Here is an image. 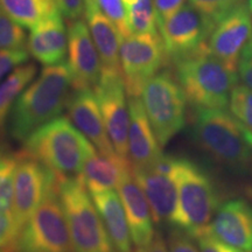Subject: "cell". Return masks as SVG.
<instances>
[{
    "label": "cell",
    "mask_w": 252,
    "mask_h": 252,
    "mask_svg": "<svg viewBox=\"0 0 252 252\" xmlns=\"http://www.w3.org/2000/svg\"><path fill=\"white\" fill-rule=\"evenodd\" d=\"M27 50L46 67L65 62L68 55V30L61 12H56L31 30Z\"/></svg>",
    "instance_id": "20"
},
{
    "label": "cell",
    "mask_w": 252,
    "mask_h": 252,
    "mask_svg": "<svg viewBox=\"0 0 252 252\" xmlns=\"http://www.w3.org/2000/svg\"><path fill=\"white\" fill-rule=\"evenodd\" d=\"M232 116L252 134V90L245 86H236L230 97Z\"/></svg>",
    "instance_id": "29"
},
{
    "label": "cell",
    "mask_w": 252,
    "mask_h": 252,
    "mask_svg": "<svg viewBox=\"0 0 252 252\" xmlns=\"http://www.w3.org/2000/svg\"><path fill=\"white\" fill-rule=\"evenodd\" d=\"M0 7L28 30L60 12L55 0H0Z\"/></svg>",
    "instance_id": "25"
},
{
    "label": "cell",
    "mask_w": 252,
    "mask_h": 252,
    "mask_svg": "<svg viewBox=\"0 0 252 252\" xmlns=\"http://www.w3.org/2000/svg\"><path fill=\"white\" fill-rule=\"evenodd\" d=\"M74 77L68 62L49 65L20 94L9 113V133L18 141L47 123L60 117L67 108Z\"/></svg>",
    "instance_id": "1"
},
{
    "label": "cell",
    "mask_w": 252,
    "mask_h": 252,
    "mask_svg": "<svg viewBox=\"0 0 252 252\" xmlns=\"http://www.w3.org/2000/svg\"><path fill=\"white\" fill-rule=\"evenodd\" d=\"M93 90L98 100L113 149L118 156L127 158L130 109L122 72L102 71L100 80Z\"/></svg>",
    "instance_id": "11"
},
{
    "label": "cell",
    "mask_w": 252,
    "mask_h": 252,
    "mask_svg": "<svg viewBox=\"0 0 252 252\" xmlns=\"http://www.w3.org/2000/svg\"><path fill=\"white\" fill-rule=\"evenodd\" d=\"M68 117L78 131L104 156L116 153L106 131L102 111L94 90L90 88L72 89L67 103Z\"/></svg>",
    "instance_id": "15"
},
{
    "label": "cell",
    "mask_w": 252,
    "mask_h": 252,
    "mask_svg": "<svg viewBox=\"0 0 252 252\" xmlns=\"http://www.w3.org/2000/svg\"><path fill=\"white\" fill-rule=\"evenodd\" d=\"M166 55L158 34H131L122 40L119 59L128 97H140L147 81L162 67Z\"/></svg>",
    "instance_id": "9"
},
{
    "label": "cell",
    "mask_w": 252,
    "mask_h": 252,
    "mask_svg": "<svg viewBox=\"0 0 252 252\" xmlns=\"http://www.w3.org/2000/svg\"><path fill=\"white\" fill-rule=\"evenodd\" d=\"M167 248L169 252H200L193 237L179 228L169 231L167 236Z\"/></svg>",
    "instance_id": "33"
},
{
    "label": "cell",
    "mask_w": 252,
    "mask_h": 252,
    "mask_svg": "<svg viewBox=\"0 0 252 252\" xmlns=\"http://www.w3.org/2000/svg\"><path fill=\"white\" fill-rule=\"evenodd\" d=\"M103 14L117 28L123 39L131 35L127 23V12L123 0H94Z\"/></svg>",
    "instance_id": "31"
},
{
    "label": "cell",
    "mask_w": 252,
    "mask_h": 252,
    "mask_svg": "<svg viewBox=\"0 0 252 252\" xmlns=\"http://www.w3.org/2000/svg\"><path fill=\"white\" fill-rule=\"evenodd\" d=\"M1 154H2V153H0V157H1Z\"/></svg>",
    "instance_id": "42"
},
{
    "label": "cell",
    "mask_w": 252,
    "mask_h": 252,
    "mask_svg": "<svg viewBox=\"0 0 252 252\" xmlns=\"http://www.w3.org/2000/svg\"><path fill=\"white\" fill-rule=\"evenodd\" d=\"M20 154H1L0 157V214L13 212L15 172Z\"/></svg>",
    "instance_id": "27"
},
{
    "label": "cell",
    "mask_w": 252,
    "mask_h": 252,
    "mask_svg": "<svg viewBox=\"0 0 252 252\" xmlns=\"http://www.w3.org/2000/svg\"><path fill=\"white\" fill-rule=\"evenodd\" d=\"M0 252H13V251L9 250V249H2V250H0Z\"/></svg>",
    "instance_id": "40"
},
{
    "label": "cell",
    "mask_w": 252,
    "mask_h": 252,
    "mask_svg": "<svg viewBox=\"0 0 252 252\" xmlns=\"http://www.w3.org/2000/svg\"><path fill=\"white\" fill-rule=\"evenodd\" d=\"M55 2L63 17L70 21L78 20L86 13V0H55Z\"/></svg>",
    "instance_id": "38"
},
{
    "label": "cell",
    "mask_w": 252,
    "mask_h": 252,
    "mask_svg": "<svg viewBox=\"0 0 252 252\" xmlns=\"http://www.w3.org/2000/svg\"><path fill=\"white\" fill-rule=\"evenodd\" d=\"M90 195L116 252H132L130 228L119 195L113 189Z\"/></svg>",
    "instance_id": "23"
},
{
    "label": "cell",
    "mask_w": 252,
    "mask_h": 252,
    "mask_svg": "<svg viewBox=\"0 0 252 252\" xmlns=\"http://www.w3.org/2000/svg\"><path fill=\"white\" fill-rule=\"evenodd\" d=\"M237 70L243 86L252 90V40L245 46L239 58Z\"/></svg>",
    "instance_id": "36"
},
{
    "label": "cell",
    "mask_w": 252,
    "mask_h": 252,
    "mask_svg": "<svg viewBox=\"0 0 252 252\" xmlns=\"http://www.w3.org/2000/svg\"><path fill=\"white\" fill-rule=\"evenodd\" d=\"M131 34H158L153 0H123Z\"/></svg>",
    "instance_id": "26"
},
{
    "label": "cell",
    "mask_w": 252,
    "mask_h": 252,
    "mask_svg": "<svg viewBox=\"0 0 252 252\" xmlns=\"http://www.w3.org/2000/svg\"><path fill=\"white\" fill-rule=\"evenodd\" d=\"M178 80L196 109H225L237 86V72L208 50L207 45L176 61Z\"/></svg>",
    "instance_id": "3"
},
{
    "label": "cell",
    "mask_w": 252,
    "mask_h": 252,
    "mask_svg": "<svg viewBox=\"0 0 252 252\" xmlns=\"http://www.w3.org/2000/svg\"><path fill=\"white\" fill-rule=\"evenodd\" d=\"M37 67L28 62L19 65L0 83V131L4 130L5 122L20 94L36 76Z\"/></svg>",
    "instance_id": "24"
},
{
    "label": "cell",
    "mask_w": 252,
    "mask_h": 252,
    "mask_svg": "<svg viewBox=\"0 0 252 252\" xmlns=\"http://www.w3.org/2000/svg\"><path fill=\"white\" fill-rule=\"evenodd\" d=\"M197 247L200 252H243L219 241L213 235H210L209 231L198 236Z\"/></svg>",
    "instance_id": "37"
},
{
    "label": "cell",
    "mask_w": 252,
    "mask_h": 252,
    "mask_svg": "<svg viewBox=\"0 0 252 252\" xmlns=\"http://www.w3.org/2000/svg\"><path fill=\"white\" fill-rule=\"evenodd\" d=\"M68 64L74 84L72 89H94L102 76V60L89 27L82 19L72 21L68 28Z\"/></svg>",
    "instance_id": "14"
},
{
    "label": "cell",
    "mask_w": 252,
    "mask_h": 252,
    "mask_svg": "<svg viewBox=\"0 0 252 252\" xmlns=\"http://www.w3.org/2000/svg\"><path fill=\"white\" fill-rule=\"evenodd\" d=\"M251 34L250 8L242 4L216 25L207 41L208 50L230 69L237 71L239 58L251 40Z\"/></svg>",
    "instance_id": "13"
},
{
    "label": "cell",
    "mask_w": 252,
    "mask_h": 252,
    "mask_svg": "<svg viewBox=\"0 0 252 252\" xmlns=\"http://www.w3.org/2000/svg\"><path fill=\"white\" fill-rule=\"evenodd\" d=\"M209 234L243 252H252V208L244 200H230L217 208Z\"/></svg>",
    "instance_id": "17"
},
{
    "label": "cell",
    "mask_w": 252,
    "mask_h": 252,
    "mask_svg": "<svg viewBox=\"0 0 252 252\" xmlns=\"http://www.w3.org/2000/svg\"><path fill=\"white\" fill-rule=\"evenodd\" d=\"M131 168L127 158L118 154L104 156L96 152L84 162L80 179L90 194L111 190L118 187L123 175Z\"/></svg>",
    "instance_id": "22"
},
{
    "label": "cell",
    "mask_w": 252,
    "mask_h": 252,
    "mask_svg": "<svg viewBox=\"0 0 252 252\" xmlns=\"http://www.w3.org/2000/svg\"><path fill=\"white\" fill-rule=\"evenodd\" d=\"M249 7H250L251 12H252V0H249Z\"/></svg>",
    "instance_id": "41"
},
{
    "label": "cell",
    "mask_w": 252,
    "mask_h": 252,
    "mask_svg": "<svg viewBox=\"0 0 252 252\" xmlns=\"http://www.w3.org/2000/svg\"><path fill=\"white\" fill-rule=\"evenodd\" d=\"M189 4L216 25L232 9L242 5L243 0H188Z\"/></svg>",
    "instance_id": "30"
},
{
    "label": "cell",
    "mask_w": 252,
    "mask_h": 252,
    "mask_svg": "<svg viewBox=\"0 0 252 252\" xmlns=\"http://www.w3.org/2000/svg\"><path fill=\"white\" fill-rule=\"evenodd\" d=\"M27 40L25 28L0 7V49H25Z\"/></svg>",
    "instance_id": "28"
},
{
    "label": "cell",
    "mask_w": 252,
    "mask_h": 252,
    "mask_svg": "<svg viewBox=\"0 0 252 252\" xmlns=\"http://www.w3.org/2000/svg\"><path fill=\"white\" fill-rule=\"evenodd\" d=\"M13 252H74L58 186L53 188L18 235Z\"/></svg>",
    "instance_id": "8"
},
{
    "label": "cell",
    "mask_w": 252,
    "mask_h": 252,
    "mask_svg": "<svg viewBox=\"0 0 252 252\" xmlns=\"http://www.w3.org/2000/svg\"><path fill=\"white\" fill-rule=\"evenodd\" d=\"M140 99L162 149L185 127L187 98L184 90L171 75L160 72L147 81Z\"/></svg>",
    "instance_id": "7"
},
{
    "label": "cell",
    "mask_w": 252,
    "mask_h": 252,
    "mask_svg": "<svg viewBox=\"0 0 252 252\" xmlns=\"http://www.w3.org/2000/svg\"><path fill=\"white\" fill-rule=\"evenodd\" d=\"M150 204L157 225L172 224L178 208V187L172 175L157 169H132Z\"/></svg>",
    "instance_id": "19"
},
{
    "label": "cell",
    "mask_w": 252,
    "mask_h": 252,
    "mask_svg": "<svg viewBox=\"0 0 252 252\" xmlns=\"http://www.w3.org/2000/svg\"><path fill=\"white\" fill-rule=\"evenodd\" d=\"M117 189L128 222L132 243L137 249L143 248L154 238L156 231L150 204L135 180L132 168L123 175Z\"/></svg>",
    "instance_id": "18"
},
{
    "label": "cell",
    "mask_w": 252,
    "mask_h": 252,
    "mask_svg": "<svg viewBox=\"0 0 252 252\" xmlns=\"http://www.w3.org/2000/svg\"><path fill=\"white\" fill-rule=\"evenodd\" d=\"M30 59L27 49H0V81Z\"/></svg>",
    "instance_id": "32"
},
{
    "label": "cell",
    "mask_w": 252,
    "mask_h": 252,
    "mask_svg": "<svg viewBox=\"0 0 252 252\" xmlns=\"http://www.w3.org/2000/svg\"><path fill=\"white\" fill-rule=\"evenodd\" d=\"M19 154L12 216L20 234L49 191L58 186L59 179L49 168L24 151Z\"/></svg>",
    "instance_id": "10"
},
{
    "label": "cell",
    "mask_w": 252,
    "mask_h": 252,
    "mask_svg": "<svg viewBox=\"0 0 252 252\" xmlns=\"http://www.w3.org/2000/svg\"><path fill=\"white\" fill-rule=\"evenodd\" d=\"M187 0H153L156 8L158 28L169 20L186 5Z\"/></svg>",
    "instance_id": "35"
},
{
    "label": "cell",
    "mask_w": 252,
    "mask_h": 252,
    "mask_svg": "<svg viewBox=\"0 0 252 252\" xmlns=\"http://www.w3.org/2000/svg\"><path fill=\"white\" fill-rule=\"evenodd\" d=\"M193 137L222 165L243 169L252 159V134L225 109H196Z\"/></svg>",
    "instance_id": "4"
},
{
    "label": "cell",
    "mask_w": 252,
    "mask_h": 252,
    "mask_svg": "<svg viewBox=\"0 0 252 252\" xmlns=\"http://www.w3.org/2000/svg\"><path fill=\"white\" fill-rule=\"evenodd\" d=\"M86 18L91 37L102 60V71L122 72L119 50L123 37L118 30L103 14L94 0H86Z\"/></svg>",
    "instance_id": "21"
},
{
    "label": "cell",
    "mask_w": 252,
    "mask_h": 252,
    "mask_svg": "<svg viewBox=\"0 0 252 252\" xmlns=\"http://www.w3.org/2000/svg\"><path fill=\"white\" fill-rule=\"evenodd\" d=\"M137 252H169L167 244L163 241L162 236L159 232H156V236L149 244L143 248L137 249Z\"/></svg>",
    "instance_id": "39"
},
{
    "label": "cell",
    "mask_w": 252,
    "mask_h": 252,
    "mask_svg": "<svg viewBox=\"0 0 252 252\" xmlns=\"http://www.w3.org/2000/svg\"><path fill=\"white\" fill-rule=\"evenodd\" d=\"M74 252H116L88 189L81 179L58 181Z\"/></svg>",
    "instance_id": "6"
},
{
    "label": "cell",
    "mask_w": 252,
    "mask_h": 252,
    "mask_svg": "<svg viewBox=\"0 0 252 252\" xmlns=\"http://www.w3.org/2000/svg\"><path fill=\"white\" fill-rule=\"evenodd\" d=\"M172 176L178 187L173 225L197 238L208 232L219 208L212 179L200 166L184 158H173Z\"/></svg>",
    "instance_id": "5"
},
{
    "label": "cell",
    "mask_w": 252,
    "mask_h": 252,
    "mask_svg": "<svg viewBox=\"0 0 252 252\" xmlns=\"http://www.w3.org/2000/svg\"><path fill=\"white\" fill-rule=\"evenodd\" d=\"M19 235L13 216L7 214H0V250H12Z\"/></svg>",
    "instance_id": "34"
},
{
    "label": "cell",
    "mask_w": 252,
    "mask_h": 252,
    "mask_svg": "<svg viewBox=\"0 0 252 252\" xmlns=\"http://www.w3.org/2000/svg\"><path fill=\"white\" fill-rule=\"evenodd\" d=\"M24 152L58 176L59 180L80 179L84 162L97 152L68 117L60 116L28 135Z\"/></svg>",
    "instance_id": "2"
},
{
    "label": "cell",
    "mask_w": 252,
    "mask_h": 252,
    "mask_svg": "<svg viewBox=\"0 0 252 252\" xmlns=\"http://www.w3.org/2000/svg\"><path fill=\"white\" fill-rule=\"evenodd\" d=\"M130 126L127 134V158L132 169H152L163 158L140 97H128Z\"/></svg>",
    "instance_id": "16"
},
{
    "label": "cell",
    "mask_w": 252,
    "mask_h": 252,
    "mask_svg": "<svg viewBox=\"0 0 252 252\" xmlns=\"http://www.w3.org/2000/svg\"><path fill=\"white\" fill-rule=\"evenodd\" d=\"M214 28L213 21L188 2L159 30L167 55L176 62L207 45Z\"/></svg>",
    "instance_id": "12"
}]
</instances>
